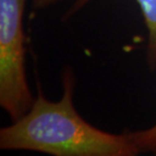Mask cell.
<instances>
[{
	"label": "cell",
	"instance_id": "obj_1",
	"mask_svg": "<svg viewBox=\"0 0 156 156\" xmlns=\"http://www.w3.org/2000/svg\"><path fill=\"white\" fill-rule=\"evenodd\" d=\"M63 96L50 101L39 84L38 96L23 116L0 130V148L53 156H134L139 149L127 133L116 135L91 126L73 105L74 77L63 75Z\"/></svg>",
	"mask_w": 156,
	"mask_h": 156
},
{
	"label": "cell",
	"instance_id": "obj_2",
	"mask_svg": "<svg viewBox=\"0 0 156 156\" xmlns=\"http://www.w3.org/2000/svg\"><path fill=\"white\" fill-rule=\"evenodd\" d=\"M27 0H0V105L12 121L32 107L26 75L23 10Z\"/></svg>",
	"mask_w": 156,
	"mask_h": 156
},
{
	"label": "cell",
	"instance_id": "obj_3",
	"mask_svg": "<svg viewBox=\"0 0 156 156\" xmlns=\"http://www.w3.org/2000/svg\"><path fill=\"white\" fill-rule=\"evenodd\" d=\"M91 0H76L72 8L67 12L70 16L85 6ZM144 18V23L148 30L147 62L151 69L156 68V0H136Z\"/></svg>",
	"mask_w": 156,
	"mask_h": 156
},
{
	"label": "cell",
	"instance_id": "obj_4",
	"mask_svg": "<svg viewBox=\"0 0 156 156\" xmlns=\"http://www.w3.org/2000/svg\"><path fill=\"white\" fill-rule=\"evenodd\" d=\"M127 134L140 152H152L156 154V125L146 130L128 132Z\"/></svg>",
	"mask_w": 156,
	"mask_h": 156
},
{
	"label": "cell",
	"instance_id": "obj_5",
	"mask_svg": "<svg viewBox=\"0 0 156 156\" xmlns=\"http://www.w3.org/2000/svg\"><path fill=\"white\" fill-rule=\"evenodd\" d=\"M57 1L58 0H33V5L36 8H46Z\"/></svg>",
	"mask_w": 156,
	"mask_h": 156
}]
</instances>
